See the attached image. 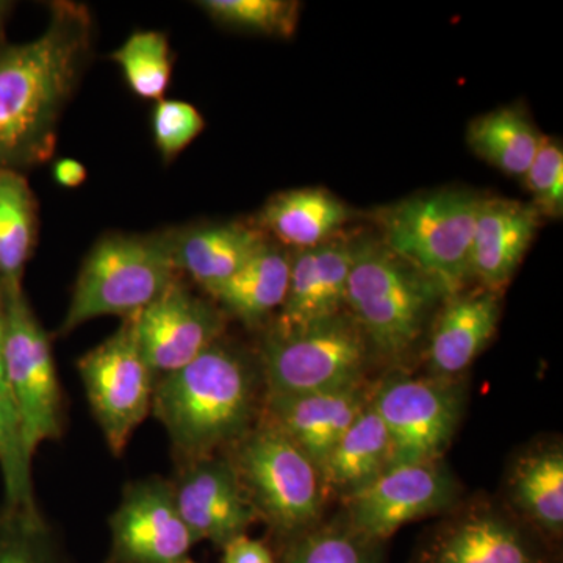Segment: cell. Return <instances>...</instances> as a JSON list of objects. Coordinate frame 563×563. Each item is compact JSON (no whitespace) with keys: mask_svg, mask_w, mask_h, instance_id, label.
I'll return each mask as SVG.
<instances>
[{"mask_svg":"<svg viewBox=\"0 0 563 563\" xmlns=\"http://www.w3.org/2000/svg\"><path fill=\"white\" fill-rule=\"evenodd\" d=\"M92 35L87 7L55 2L40 38L0 44V169L51 161L58 121L90 60Z\"/></svg>","mask_w":563,"mask_h":563,"instance_id":"1","label":"cell"},{"mask_svg":"<svg viewBox=\"0 0 563 563\" xmlns=\"http://www.w3.org/2000/svg\"><path fill=\"white\" fill-rule=\"evenodd\" d=\"M261 376L240 347L220 339L184 368L157 379L151 412L181 463L217 455L251 431Z\"/></svg>","mask_w":563,"mask_h":563,"instance_id":"2","label":"cell"},{"mask_svg":"<svg viewBox=\"0 0 563 563\" xmlns=\"http://www.w3.org/2000/svg\"><path fill=\"white\" fill-rule=\"evenodd\" d=\"M453 295L385 244L354 243L346 306L366 342L388 361L406 357L424 332L433 307Z\"/></svg>","mask_w":563,"mask_h":563,"instance_id":"3","label":"cell"},{"mask_svg":"<svg viewBox=\"0 0 563 563\" xmlns=\"http://www.w3.org/2000/svg\"><path fill=\"white\" fill-rule=\"evenodd\" d=\"M231 462L258 520L284 543L320 525L329 492L321 470L272 422L233 444Z\"/></svg>","mask_w":563,"mask_h":563,"instance_id":"4","label":"cell"},{"mask_svg":"<svg viewBox=\"0 0 563 563\" xmlns=\"http://www.w3.org/2000/svg\"><path fill=\"white\" fill-rule=\"evenodd\" d=\"M177 277L168 233L103 236L81 266L60 333L107 314L135 317Z\"/></svg>","mask_w":563,"mask_h":563,"instance_id":"5","label":"cell"},{"mask_svg":"<svg viewBox=\"0 0 563 563\" xmlns=\"http://www.w3.org/2000/svg\"><path fill=\"white\" fill-rule=\"evenodd\" d=\"M483 198L446 190L415 196L380 214L384 244L393 254L457 292L472 277V242Z\"/></svg>","mask_w":563,"mask_h":563,"instance_id":"6","label":"cell"},{"mask_svg":"<svg viewBox=\"0 0 563 563\" xmlns=\"http://www.w3.org/2000/svg\"><path fill=\"white\" fill-rule=\"evenodd\" d=\"M368 342L350 313L302 328L273 329L262 347L266 395H307L363 384Z\"/></svg>","mask_w":563,"mask_h":563,"instance_id":"7","label":"cell"},{"mask_svg":"<svg viewBox=\"0 0 563 563\" xmlns=\"http://www.w3.org/2000/svg\"><path fill=\"white\" fill-rule=\"evenodd\" d=\"M2 290L7 383L20 422L25 454L33 461L41 443L62 435V388L49 335L36 320L22 287Z\"/></svg>","mask_w":563,"mask_h":563,"instance_id":"8","label":"cell"},{"mask_svg":"<svg viewBox=\"0 0 563 563\" xmlns=\"http://www.w3.org/2000/svg\"><path fill=\"white\" fill-rule=\"evenodd\" d=\"M91 412L111 453L121 455L152 409L155 376L136 342L132 318L77 362Z\"/></svg>","mask_w":563,"mask_h":563,"instance_id":"9","label":"cell"},{"mask_svg":"<svg viewBox=\"0 0 563 563\" xmlns=\"http://www.w3.org/2000/svg\"><path fill=\"white\" fill-rule=\"evenodd\" d=\"M372 404L390 439V466L442 461L461 422L463 391L454 379L391 377Z\"/></svg>","mask_w":563,"mask_h":563,"instance_id":"10","label":"cell"},{"mask_svg":"<svg viewBox=\"0 0 563 563\" xmlns=\"http://www.w3.org/2000/svg\"><path fill=\"white\" fill-rule=\"evenodd\" d=\"M455 498L457 484L442 461L399 463L346 498L344 520L384 543L404 526L450 509Z\"/></svg>","mask_w":563,"mask_h":563,"instance_id":"11","label":"cell"},{"mask_svg":"<svg viewBox=\"0 0 563 563\" xmlns=\"http://www.w3.org/2000/svg\"><path fill=\"white\" fill-rule=\"evenodd\" d=\"M109 525L106 563H184L199 543L177 509L172 483L162 477L129 484Z\"/></svg>","mask_w":563,"mask_h":563,"instance_id":"12","label":"cell"},{"mask_svg":"<svg viewBox=\"0 0 563 563\" xmlns=\"http://www.w3.org/2000/svg\"><path fill=\"white\" fill-rule=\"evenodd\" d=\"M132 320L155 383L195 361L224 332V313L195 295L179 277Z\"/></svg>","mask_w":563,"mask_h":563,"instance_id":"13","label":"cell"},{"mask_svg":"<svg viewBox=\"0 0 563 563\" xmlns=\"http://www.w3.org/2000/svg\"><path fill=\"white\" fill-rule=\"evenodd\" d=\"M169 483L177 509L198 542L209 540L222 548L258 521L231 459L210 455L181 463Z\"/></svg>","mask_w":563,"mask_h":563,"instance_id":"14","label":"cell"},{"mask_svg":"<svg viewBox=\"0 0 563 563\" xmlns=\"http://www.w3.org/2000/svg\"><path fill=\"white\" fill-rule=\"evenodd\" d=\"M372 398L373 391L365 384L307 395H266V421L322 470L333 446Z\"/></svg>","mask_w":563,"mask_h":563,"instance_id":"15","label":"cell"},{"mask_svg":"<svg viewBox=\"0 0 563 563\" xmlns=\"http://www.w3.org/2000/svg\"><path fill=\"white\" fill-rule=\"evenodd\" d=\"M540 543L510 518L477 510L444 525L417 563H544Z\"/></svg>","mask_w":563,"mask_h":563,"instance_id":"16","label":"cell"},{"mask_svg":"<svg viewBox=\"0 0 563 563\" xmlns=\"http://www.w3.org/2000/svg\"><path fill=\"white\" fill-rule=\"evenodd\" d=\"M354 243L328 240L290 261V279L274 329L290 331L343 312Z\"/></svg>","mask_w":563,"mask_h":563,"instance_id":"17","label":"cell"},{"mask_svg":"<svg viewBox=\"0 0 563 563\" xmlns=\"http://www.w3.org/2000/svg\"><path fill=\"white\" fill-rule=\"evenodd\" d=\"M539 225V211L506 199H483L472 242V277L487 290H498L510 279Z\"/></svg>","mask_w":563,"mask_h":563,"instance_id":"18","label":"cell"},{"mask_svg":"<svg viewBox=\"0 0 563 563\" xmlns=\"http://www.w3.org/2000/svg\"><path fill=\"white\" fill-rule=\"evenodd\" d=\"M499 321V301L495 291L481 290L450 296L437 317L428 347L432 377L455 379L485 350Z\"/></svg>","mask_w":563,"mask_h":563,"instance_id":"19","label":"cell"},{"mask_svg":"<svg viewBox=\"0 0 563 563\" xmlns=\"http://www.w3.org/2000/svg\"><path fill=\"white\" fill-rule=\"evenodd\" d=\"M168 240L177 273L188 274L209 295L266 244L261 232L239 222L168 233Z\"/></svg>","mask_w":563,"mask_h":563,"instance_id":"20","label":"cell"},{"mask_svg":"<svg viewBox=\"0 0 563 563\" xmlns=\"http://www.w3.org/2000/svg\"><path fill=\"white\" fill-rule=\"evenodd\" d=\"M390 439L373 404L343 433L322 466L328 490L350 498L390 466Z\"/></svg>","mask_w":563,"mask_h":563,"instance_id":"21","label":"cell"},{"mask_svg":"<svg viewBox=\"0 0 563 563\" xmlns=\"http://www.w3.org/2000/svg\"><path fill=\"white\" fill-rule=\"evenodd\" d=\"M290 279V258L268 243L231 279L210 296L224 307L225 312L246 324L255 325L273 310L282 307Z\"/></svg>","mask_w":563,"mask_h":563,"instance_id":"22","label":"cell"},{"mask_svg":"<svg viewBox=\"0 0 563 563\" xmlns=\"http://www.w3.org/2000/svg\"><path fill=\"white\" fill-rule=\"evenodd\" d=\"M346 221L344 203L321 188L282 192L266 203L261 214L263 228L299 250L328 242Z\"/></svg>","mask_w":563,"mask_h":563,"instance_id":"23","label":"cell"},{"mask_svg":"<svg viewBox=\"0 0 563 563\" xmlns=\"http://www.w3.org/2000/svg\"><path fill=\"white\" fill-rule=\"evenodd\" d=\"M510 495L537 529L561 536L563 529V451L559 444L523 455L510 477Z\"/></svg>","mask_w":563,"mask_h":563,"instance_id":"24","label":"cell"},{"mask_svg":"<svg viewBox=\"0 0 563 563\" xmlns=\"http://www.w3.org/2000/svg\"><path fill=\"white\" fill-rule=\"evenodd\" d=\"M38 231V206L21 172L0 169V287H22Z\"/></svg>","mask_w":563,"mask_h":563,"instance_id":"25","label":"cell"},{"mask_svg":"<svg viewBox=\"0 0 563 563\" xmlns=\"http://www.w3.org/2000/svg\"><path fill=\"white\" fill-rule=\"evenodd\" d=\"M543 136L518 109L493 110L468 129V144L484 161L510 176H525Z\"/></svg>","mask_w":563,"mask_h":563,"instance_id":"26","label":"cell"},{"mask_svg":"<svg viewBox=\"0 0 563 563\" xmlns=\"http://www.w3.org/2000/svg\"><path fill=\"white\" fill-rule=\"evenodd\" d=\"M5 302L0 287V474L3 483V504L18 509L36 510L33 492L32 461L22 444L20 422L7 383L5 352Z\"/></svg>","mask_w":563,"mask_h":563,"instance_id":"27","label":"cell"},{"mask_svg":"<svg viewBox=\"0 0 563 563\" xmlns=\"http://www.w3.org/2000/svg\"><path fill=\"white\" fill-rule=\"evenodd\" d=\"M277 563H385L384 543L362 536L346 520L317 525L285 542Z\"/></svg>","mask_w":563,"mask_h":563,"instance_id":"28","label":"cell"},{"mask_svg":"<svg viewBox=\"0 0 563 563\" xmlns=\"http://www.w3.org/2000/svg\"><path fill=\"white\" fill-rule=\"evenodd\" d=\"M111 58L121 66L125 81L140 98L161 101L168 91L173 55L165 33L135 32Z\"/></svg>","mask_w":563,"mask_h":563,"instance_id":"29","label":"cell"},{"mask_svg":"<svg viewBox=\"0 0 563 563\" xmlns=\"http://www.w3.org/2000/svg\"><path fill=\"white\" fill-rule=\"evenodd\" d=\"M0 563H66L65 551L40 509L2 504Z\"/></svg>","mask_w":563,"mask_h":563,"instance_id":"30","label":"cell"},{"mask_svg":"<svg viewBox=\"0 0 563 563\" xmlns=\"http://www.w3.org/2000/svg\"><path fill=\"white\" fill-rule=\"evenodd\" d=\"M201 5L222 24L266 35L290 36L298 22V3L285 0H207Z\"/></svg>","mask_w":563,"mask_h":563,"instance_id":"31","label":"cell"},{"mask_svg":"<svg viewBox=\"0 0 563 563\" xmlns=\"http://www.w3.org/2000/svg\"><path fill=\"white\" fill-rule=\"evenodd\" d=\"M206 128L202 114L184 101H161L152 111V133L165 161L190 146Z\"/></svg>","mask_w":563,"mask_h":563,"instance_id":"32","label":"cell"},{"mask_svg":"<svg viewBox=\"0 0 563 563\" xmlns=\"http://www.w3.org/2000/svg\"><path fill=\"white\" fill-rule=\"evenodd\" d=\"M526 185L531 190L540 209L558 214L563 201V151L561 143L543 139L536 157L525 174Z\"/></svg>","mask_w":563,"mask_h":563,"instance_id":"33","label":"cell"},{"mask_svg":"<svg viewBox=\"0 0 563 563\" xmlns=\"http://www.w3.org/2000/svg\"><path fill=\"white\" fill-rule=\"evenodd\" d=\"M222 550V563H277L272 548L263 540L244 536L235 537L225 543Z\"/></svg>","mask_w":563,"mask_h":563,"instance_id":"34","label":"cell"},{"mask_svg":"<svg viewBox=\"0 0 563 563\" xmlns=\"http://www.w3.org/2000/svg\"><path fill=\"white\" fill-rule=\"evenodd\" d=\"M54 179L65 188H77L87 179V168L73 158H63L54 166Z\"/></svg>","mask_w":563,"mask_h":563,"instance_id":"35","label":"cell"},{"mask_svg":"<svg viewBox=\"0 0 563 563\" xmlns=\"http://www.w3.org/2000/svg\"><path fill=\"white\" fill-rule=\"evenodd\" d=\"M7 10L5 3H0V21H2L3 11Z\"/></svg>","mask_w":563,"mask_h":563,"instance_id":"36","label":"cell"},{"mask_svg":"<svg viewBox=\"0 0 563 563\" xmlns=\"http://www.w3.org/2000/svg\"><path fill=\"white\" fill-rule=\"evenodd\" d=\"M184 563H198V562H195V561H191V559H188V561H185Z\"/></svg>","mask_w":563,"mask_h":563,"instance_id":"37","label":"cell"}]
</instances>
